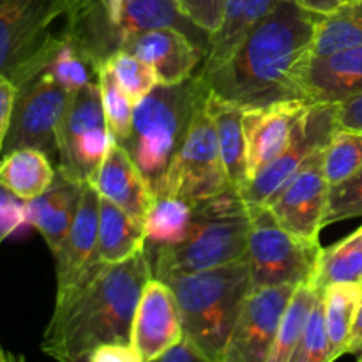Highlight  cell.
Listing matches in <instances>:
<instances>
[{
	"instance_id": "cell-24",
	"label": "cell",
	"mask_w": 362,
	"mask_h": 362,
	"mask_svg": "<svg viewBox=\"0 0 362 362\" xmlns=\"http://www.w3.org/2000/svg\"><path fill=\"white\" fill-rule=\"evenodd\" d=\"M55 175L52 159L35 148H18L0 158V184L21 202L41 197Z\"/></svg>"
},
{
	"instance_id": "cell-48",
	"label": "cell",
	"mask_w": 362,
	"mask_h": 362,
	"mask_svg": "<svg viewBox=\"0 0 362 362\" xmlns=\"http://www.w3.org/2000/svg\"><path fill=\"white\" fill-rule=\"evenodd\" d=\"M359 233H361V235H362V226H361V228H359Z\"/></svg>"
},
{
	"instance_id": "cell-42",
	"label": "cell",
	"mask_w": 362,
	"mask_h": 362,
	"mask_svg": "<svg viewBox=\"0 0 362 362\" xmlns=\"http://www.w3.org/2000/svg\"><path fill=\"white\" fill-rule=\"evenodd\" d=\"M293 2L315 14H327L350 0H293Z\"/></svg>"
},
{
	"instance_id": "cell-18",
	"label": "cell",
	"mask_w": 362,
	"mask_h": 362,
	"mask_svg": "<svg viewBox=\"0 0 362 362\" xmlns=\"http://www.w3.org/2000/svg\"><path fill=\"white\" fill-rule=\"evenodd\" d=\"M92 184L101 197L108 198L144 225L156 194L124 145L117 141L110 145Z\"/></svg>"
},
{
	"instance_id": "cell-3",
	"label": "cell",
	"mask_w": 362,
	"mask_h": 362,
	"mask_svg": "<svg viewBox=\"0 0 362 362\" xmlns=\"http://www.w3.org/2000/svg\"><path fill=\"white\" fill-rule=\"evenodd\" d=\"M251 212L239 191L228 189L193 205L189 232L175 246H145L152 278L166 279L246 260Z\"/></svg>"
},
{
	"instance_id": "cell-41",
	"label": "cell",
	"mask_w": 362,
	"mask_h": 362,
	"mask_svg": "<svg viewBox=\"0 0 362 362\" xmlns=\"http://www.w3.org/2000/svg\"><path fill=\"white\" fill-rule=\"evenodd\" d=\"M151 362H209V359L189 341V339L184 338L182 341L177 343L175 346L166 350L163 356H159L158 359Z\"/></svg>"
},
{
	"instance_id": "cell-29",
	"label": "cell",
	"mask_w": 362,
	"mask_h": 362,
	"mask_svg": "<svg viewBox=\"0 0 362 362\" xmlns=\"http://www.w3.org/2000/svg\"><path fill=\"white\" fill-rule=\"evenodd\" d=\"M318 297H320V292L311 285L297 286L292 299H290L288 308H286L281 325H279L267 362H290L300 338H303V332L306 329Z\"/></svg>"
},
{
	"instance_id": "cell-39",
	"label": "cell",
	"mask_w": 362,
	"mask_h": 362,
	"mask_svg": "<svg viewBox=\"0 0 362 362\" xmlns=\"http://www.w3.org/2000/svg\"><path fill=\"white\" fill-rule=\"evenodd\" d=\"M14 99H16V85L7 76L0 74V154H2L4 144H6L7 133H9Z\"/></svg>"
},
{
	"instance_id": "cell-7",
	"label": "cell",
	"mask_w": 362,
	"mask_h": 362,
	"mask_svg": "<svg viewBox=\"0 0 362 362\" xmlns=\"http://www.w3.org/2000/svg\"><path fill=\"white\" fill-rule=\"evenodd\" d=\"M324 247L320 240L293 235L278 225L269 209L251 212L246 260L251 288L257 286L310 285Z\"/></svg>"
},
{
	"instance_id": "cell-47",
	"label": "cell",
	"mask_w": 362,
	"mask_h": 362,
	"mask_svg": "<svg viewBox=\"0 0 362 362\" xmlns=\"http://www.w3.org/2000/svg\"><path fill=\"white\" fill-rule=\"evenodd\" d=\"M67 362H88V356L80 357V359H73V361H67Z\"/></svg>"
},
{
	"instance_id": "cell-9",
	"label": "cell",
	"mask_w": 362,
	"mask_h": 362,
	"mask_svg": "<svg viewBox=\"0 0 362 362\" xmlns=\"http://www.w3.org/2000/svg\"><path fill=\"white\" fill-rule=\"evenodd\" d=\"M113 141L98 81L71 92L57 134V170L76 182H94Z\"/></svg>"
},
{
	"instance_id": "cell-16",
	"label": "cell",
	"mask_w": 362,
	"mask_h": 362,
	"mask_svg": "<svg viewBox=\"0 0 362 362\" xmlns=\"http://www.w3.org/2000/svg\"><path fill=\"white\" fill-rule=\"evenodd\" d=\"M311 105L306 101H285L243 113L250 182L292 141L296 127Z\"/></svg>"
},
{
	"instance_id": "cell-8",
	"label": "cell",
	"mask_w": 362,
	"mask_h": 362,
	"mask_svg": "<svg viewBox=\"0 0 362 362\" xmlns=\"http://www.w3.org/2000/svg\"><path fill=\"white\" fill-rule=\"evenodd\" d=\"M233 189L219 154L218 134L207 110V98L198 106L182 147L154 187L156 197H172L197 205Z\"/></svg>"
},
{
	"instance_id": "cell-12",
	"label": "cell",
	"mask_w": 362,
	"mask_h": 362,
	"mask_svg": "<svg viewBox=\"0 0 362 362\" xmlns=\"http://www.w3.org/2000/svg\"><path fill=\"white\" fill-rule=\"evenodd\" d=\"M297 286H257L244 300L226 343L223 362H267Z\"/></svg>"
},
{
	"instance_id": "cell-45",
	"label": "cell",
	"mask_w": 362,
	"mask_h": 362,
	"mask_svg": "<svg viewBox=\"0 0 362 362\" xmlns=\"http://www.w3.org/2000/svg\"><path fill=\"white\" fill-rule=\"evenodd\" d=\"M18 198H14L13 194L9 193V191L6 189V187L2 186V184H0V209H4V207H7V205H11L13 204V202H16Z\"/></svg>"
},
{
	"instance_id": "cell-49",
	"label": "cell",
	"mask_w": 362,
	"mask_h": 362,
	"mask_svg": "<svg viewBox=\"0 0 362 362\" xmlns=\"http://www.w3.org/2000/svg\"><path fill=\"white\" fill-rule=\"evenodd\" d=\"M359 362H362V356H359Z\"/></svg>"
},
{
	"instance_id": "cell-44",
	"label": "cell",
	"mask_w": 362,
	"mask_h": 362,
	"mask_svg": "<svg viewBox=\"0 0 362 362\" xmlns=\"http://www.w3.org/2000/svg\"><path fill=\"white\" fill-rule=\"evenodd\" d=\"M105 4H106V9H108L110 20H112L113 27H115V30H117V25H119L120 11H122L124 0H105ZM117 35H119V34H117Z\"/></svg>"
},
{
	"instance_id": "cell-25",
	"label": "cell",
	"mask_w": 362,
	"mask_h": 362,
	"mask_svg": "<svg viewBox=\"0 0 362 362\" xmlns=\"http://www.w3.org/2000/svg\"><path fill=\"white\" fill-rule=\"evenodd\" d=\"M325 327L331 341L332 356L339 359L349 349L354 324L362 304V285L359 283H336L322 292Z\"/></svg>"
},
{
	"instance_id": "cell-21",
	"label": "cell",
	"mask_w": 362,
	"mask_h": 362,
	"mask_svg": "<svg viewBox=\"0 0 362 362\" xmlns=\"http://www.w3.org/2000/svg\"><path fill=\"white\" fill-rule=\"evenodd\" d=\"M156 28H179L207 52L211 35L184 16L179 0H124L117 25L120 45L129 35Z\"/></svg>"
},
{
	"instance_id": "cell-30",
	"label": "cell",
	"mask_w": 362,
	"mask_h": 362,
	"mask_svg": "<svg viewBox=\"0 0 362 362\" xmlns=\"http://www.w3.org/2000/svg\"><path fill=\"white\" fill-rule=\"evenodd\" d=\"M98 83L101 88L103 110H105L110 134L117 144L124 145L129 138L131 129H133L134 105L127 98L126 92L120 88L119 81L115 80L112 71L106 67V64L99 66Z\"/></svg>"
},
{
	"instance_id": "cell-40",
	"label": "cell",
	"mask_w": 362,
	"mask_h": 362,
	"mask_svg": "<svg viewBox=\"0 0 362 362\" xmlns=\"http://www.w3.org/2000/svg\"><path fill=\"white\" fill-rule=\"evenodd\" d=\"M338 129L362 131V92L336 105Z\"/></svg>"
},
{
	"instance_id": "cell-11",
	"label": "cell",
	"mask_w": 362,
	"mask_h": 362,
	"mask_svg": "<svg viewBox=\"0 0 362 362\" xmlns=\"http://www.w3.org/2000/svg\"><path fill=\"white\" fill-rule=\"evenodd\" d=\"M336 131V105H311L297 124L292 141L285 152L272 159L243 191H239L250 212L264 209L267 202L299 172L308 158L315 152L325 151Z\"/></svg>"
},
{
	"instance_id": "cell-34",
	"label": "cell",
	"mask_w": 362,
	"mask_h": 362,
	"mask_svg": "<svg viewBox=\"0 0 362 362\" xmlns=\"http://www.w3.org/2000/svg\"><path fill=\"white\" fill-rule=\"evenodd\" d=\"M332 356L331 341H329L327 327H325V315H324V300L322 293L315 304L313 311L310 315L306 329L303 332L299 345L293 352L290 362H334Z\"/></svg>"
},
{
	"instance_id": "cell-32",
	"label": "cell",
	"mask_w": 362,
	"mask_h": 362,
	"mask_svg": "<svg viewBox=\"0 0 362 362\" xmlns=\"http://www.w3.org/2000/svg\"><path fill=\"white\" fill-rule=\"evenodd\" d=\"M45 71H48L53 80L66 90L74 92L92 81H98L99 67H95L67 35Z\"/></svg>"
},
{
	"instance_id": "cell-13",
	"label": "cell",
	"mask_w": 362,
	"mask_h": 362,
	"mask_svg": "<svg viewBox=\"0 0 362 362\" xmlns=\"http://www.w3.org/2000/svg\"><path fill=\"white\" fill-rule=\"evenodd\" d=\"M329 189L331 186L324 172V151H318L308 158L285 187L267 202L265 209H269L272 218L286 232L318 240L320 230L324 228Z\"/></svg>"
},
{
	"instance_id": "cell-2",
	"label": "cell",
	"mask_w": 362,
	"mask_h": 362,
	"mask_svg": "<svg viewBox=\"0 0 362 362\" xmlns=\"http://www.w3.org/2000/svg\"><path fill=\"white\" fill-rule=\"evenodd\" d=\"M151 278L145 250L119 264L98 262L76 285L57 293L42 352L57 362H67L101 345L131 343L134 311Z\"/></svg>"
},
{
	"instance_id": "cell-5",
	"label": "cell",
	"mask_w": 362,
	"mask_h": 362,
	"mask_svg": "<svg viewBox=\"0 0 362 362\" xmlns=\"http://www.w3.org/2000/svg\"><path fill=\"white\" fill-rule=\"evenodd\" d=\"M209 95L200 73L177 85H156L134 106L126 151L152 186L163 179L186 138L193 115Z\"/></svg>"
},
{
	"instance_id": "cell-46",
	"label": "cell",
	"mask_w": 362,
	"mask_h": 362,
	"mask_svg": "<svg viewBox=\"0 0 362 362\" xmlns=\"http://www.w3.org/2000/svg\"><path fill=\"white\" fill-rule=\"evenodd\" d=\"M0 362H7V352L2 349V345H0Z\"/></svg>"
},
{
	"instance_id": "cell-19",
	"label": "cell",
	"mask_w": 362,
	"mask_h": 362,
	"mask_svg": "<svg viewBox=\"0 0 362 362\" xmlns=\"http://www.w3.org/2000/svg\"><path fill=\"white\" fill-rule=\"evenodd\" d=\"M362 92V48L311 57L303 78L308 105H338Z\"/></svg>"
},
{
	"instance_id": "cell-33",
	"label": "cell",
	"mask_w": 362,
	"mask_h": 362,
	"mask_svg": "<svg viewBox=\"0 0 362 362\" xmlns=\"http://www.w3.org/2000/svg\"><path fill=\"white\" fill-rule=\"evenodd\" d=\"M105 64L134 106L159 85L154 69L129 52L119 49Z\"/></svg>"
},
{
	"instance_id": "cell-36",
	"label": "cell",
	"mask_w": 362,
	"mask_h": 362,
	"mask_svg": "<svg viewBox=\"0 0 362 362\" xmlns=\"http://www.w3.org/2000/svg\"><path fill=\"white\" fill-rule=\"evenodd\" d=\"M184 16L209 35L219 30L228 0H179Z\"/></svg>"
},
{
	"instance_id": "cell-22",
	"label": "cell",
	"mask_w": 362,
	"mask_h": 362,
	"mask_svg": "<svg viewBox=\"0 0 362 362\" xmlns=\"http://www.w3.org/2000/svg\"><path fill=\"white\" fill-rule=\"evenodd\" d=\"M207 110L212 122H214L219 154H221V161L230 186L235 191H243L250 184L246 140H244L243 129L244 108L225 101V99H219L218 95L209 92Z\"/></svg>"
},
{
	"instance_id": "cell-35",
	"label": "cell",
	"mask_w": 362,
	"mask_h": 362,
	"mask_svg": "<svg viewBox=\"0 0 362 362\" xmlns=\"http://www.w3.org/2000/svg\"><path fill=\"white\" fill-rule=\"evenodd\" d=\"M362 216V168L343 182L331 186L324 226Z\"/></svg>"
},
{
	"instance_id": "cell-14",
	"label": "cell",
	"mask_w": 362,
	"mask_h": 362,
	"mask_svg": "<svg viewBox=\"0 0 362 362\" xmlns=\"http://www.w3.org/2000/svg\"><path fill=\"white\" fill-rule=\"evenodd\" d=\"M182 339V318L172 286L151 278L134 311L131 345L138 350L141 361L151 362Z\"/></svg>"
},
{
	"instance_id": "cell-28",
	"label": "cell",
	"mask_w": 362,
	"mask_h": 362,
	"mask_svg": "<svg viewBox=\"0 0 362 362\" xmlns=\"http://www.w3.org/2000/svg\"><path fill=\"white\" fill-rule=\"evenodd\" d=\"M193 219V205L172 197H156L144 228L151 247L175 246L186 239Z\"/></svg>"
},
{
	"instance_id": "cell-23",
	"label": "cell",
	"mask_w": 362,
	"mask_h": 362,
	"mask_svg": "<svg viewBox=\"0 0 362 362\" xmlns=\"http://www.w3.org/2000/svg\"><path fill=\"white\" fill-rule=\"evenodd\" d=\"M101 197V194H99ZM147 237L141 223L110 202L99 198L98 258L103 264H119L145 250Z\"/></svg>"
},
{
	"instance_id": "cell-17",
	"label": "cell",
	"mask_w": 362,
	"mask_h": 362,
	"mask_svg": "<svg viewBox=\"0 0 362 362\" xmlns=\"http://www.w3.org/2000/svg\"><path fill=\"white\" fill-rule=\"evenodd\" d=\"M99 193L92 182L83 184L80 207L74 216L67 239L60 253L55 257L57 293L66 292L99 262L98 230H99Z\"/></svg>"
},
{
	"instance_id": "cell-31",
	"label": "cell",
	"mask_w": 362,
	"mask_h": 362,
	"mask_svg": "<svg viewBox=\"0 0 362 362\" xmlns=\"http://www.w3.org/2000/svg\"><path fill=\"white\" fill-rule=\"evenodd\" d=\"M362 168V131L338 129L324 151L329 186L343 182Z\"/></svg>"
},
{
	"instance_id": "cell-26",
	"label": "cell",
	"mask_w": 362,
	"mask_h": 362,
	"mask_svg": "<svg viewBox=\"0 0 362 362\" xmlns=\"http://www.w3.org/2000/svg\"><path fill=\"white\" fill-rule=\"evenodd\" d=\"M352 48H362V0H350L332 13L322 14L315 30V57Z\"/></svg>"
},
{
	"instance_id": "cell-37",
	"label": "cell",
	"mask_w": 362,
	"mask_h": 362,
	"mask_svg": "<svg viewBox=\"0 0 362 362\" xmlns=\"http://www.w3.org/2000/svg\"><path fill=\"white\" fill-rule=\"evenodd\" d=\"M88 362H144L131 343H108L88 354Z\"/></svg>"
},
{
	"instance_id": "cell-38",
	"label": "cell",
	"mask_w": 362,
	"mask_h": 362,
	"mask_svg": "<svg viewBox=\"0 0 362 362\" xmlns=\"http://www.w3.org/2000/svg\"><path fill=\"white\" fill-rule=\"evenodd\" d=\"M28 225L27 218V204L21 200L13 202L7 207L0 209V243L6 240L13 233L20 232Z\"/></svg>"
},
{
	"instance_id": "cell-20",
	"label": "cell",
	"mask_w": 362,
	"mask_h": 362,
	"mask_svg": "<svg viewBox=\"0 0 362 362\" xmlns=\"http://www.w3.org/2000/svg\"><path fill=\"white\" fill-rule=\"evenodd\" d=\"M83 184L67 179L57 170L52 186L27 204L28 225L34 226L45 239L53 258L60 253L67 239L74 216L81 202Z\"/></svg>"
},
{
	"instance_id": "cell-27",
	"label": "cell",
	"mask_w": 362,
	"mask_h": 362,
	"mask_svg": "<svg viewBox=\"0 0 362 362\" xmlns=\"http://www.w3.org/2000/svg\"><path fill=\"white\" fill-rule=\"evenodd\" d=\"M336 283H359L362 285V235L359 230L339 243L324 247L310 285L324 292Z\"/></svg>"
},
{
	"instance_id": "cell-6",
	"label": "cell",
	"mask_w": 362,
	"mask_h": 362,
	"mask_svg": "<svg viewBox=\"0 0 362 362\" xmlns=\"http://www.w3.org/2000/svg\"><path fill=\"white\" fill-rule=\"evenodd\" d=\"M71 6L73 0H0V74L18 87L45 71L67 37L55 23H66Z\"/></svg>"
},
{
	"instance_id": "cell-1",
	"label": "cell",
	"mask_w": 362,
	"mask_h": 362,
	"mask_svg": "<svg viewBox=\"0 0 362 362\" xmlns=\"http://www.w3.org/2000/svg\"><path fill=\"white\" fill-rule=\"evenodd\" d=\"M320 16L293 0H281L226 62L200 73L209 92L244 110L304 101L303 78Z\"/></svg>"
},
{
	"instance_id": "cell-15",
	"label": "cell",
	"mask_w": 362,
	"mask_h": 362,
	"mask_svg": "<svg viewBox=\"0 0 362 362\" xmlns=\"http://www.w3.org/2000/svg\"><path fill=\"white\" fill-rule=\"evenodd\" d=\"M120 49L129 52L154 69L159 85H177L194 76L205 60V48L179 28H156L124 39Z\"/></svg>"
},
{
	"instance_id": "cell-4",
	"label": "cell",
	"mask_w": 362,
	"mask_h": 362,
	"mask_svg": "<svg viewBox=\"0 0 362 362\" xmlns=\"http://www.w3.org/2000/svg\"><path fill=\"white\" fill-rule=\"evenodd\" d=\"M175 293L184 338L209 362H223L226 343L251 290L247 260L166 279Z\"/></svg>"
},
{
	"instance_id": "cell-43",
	"label": "cell",
	"mask_w": 362,
	"mask_h": 362,
	"mask_svg": "<svg viewBox=\"0 0 362 362\" xmlns=\"http://www.w3.org/2000/svg\"><path fill=\"white\" fill-rule=\"evenodd\" d=\"M346 354H354V356H362V304L359 315L356 318V324H354L352 336H350L349 349H346Z\"/></svg>"
},
{
	"instance_id": "cell-10",
	"label": "cell",
	"mask_w": 362,
	"mask_h": 362,
	"mask_svg": "<svg viewBox=\"0 0 362 362\" xmlns=\"http://www.w3.org/2000/svg\"><path fill=\"white\" fill-rule=\"evenodd\" d=\"M69 95L71 92L57 83L48 71H41L18 85L2 154L18 148H35L55 159L59 156L57 134Z\"/></svg>"
}]
</instances>
